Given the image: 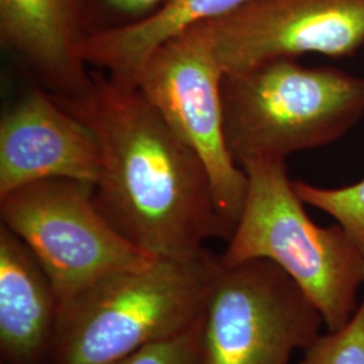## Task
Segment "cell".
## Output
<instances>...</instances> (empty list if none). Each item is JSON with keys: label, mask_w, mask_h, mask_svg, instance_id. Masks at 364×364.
<instances>
[{"label": "cell", "mask_w": 364, "mask_h": 364, "mask_svg": "<svg viewBox=\"0 0 364 364\" xmlns=\"http://www.w3.org/2000/svg\"><path fill=\"white\" fill-rule=\"evenodd\" d=\"M252 0H169L166 6L136 26L87 36L80 55L90 68L117 82L136 87L147 58L166 41L188 27L220 18Z\"/></svg>", "instance_id": "obj_12"}, {"label": "cell", "mask_w": 364, "mask_h": 364, "mask_svg": "<svg viewBox=\"0 0 364 364\" xmlns=\"http://www.w3.org/2000/svg\"><path fill=\"white\" fill-rule=\"evenodd\" d=\"M3 364H6V363H3Z\"/></svg>", "instance_id": "obj_17"}, {"label": "cell", "mask_w": 364, "mask_h": 364, "mask_svg": "<svg viewBox=\"0 0 364 364\" xmlns=\"http://www.w3.org/2000/svg\"><path fill=\"white\" fill-rule=\"evenodd\" d=\"M219 255L156 259L112 274L60 306L54 364H115L178 336L201 318Z\"/></svg>", "instance_id": "obj_2"}, {"label": "cell", "mask_w": 364, "mask_h": 364, "mask_svg": "<svg viewBox=\"0 0 364 364\" xmlns=\"http://www.w3.org/2000/svg\"><path fill=\"white\" fill-rule=\"evenodd\" d=\"M221 78L223 70L208 43L192 26L147 58L136 87L203 161L221 218L234 232L245 207L248 178L225 142Z\"/></svg>", "instance_id": "obj_7"}, {"label": "cell", "mask_w": 364, "mask_h": 364, "mask_svg": "<svg viewBox=\"0 0 364 364\" xmlns=\"http://www.w3.org/2000/svg\"><path fill=\"white\" fill-rule=\"evenodd\" d=\"M247 195L220 255L224 263L266 259L299 285L321 313L328 332L351 320L364 285V254L338 223L320 227L304 208L285 161L243 166Z\"/></svg>", "instance_id": "obj_4"}, {"label": "cell", "mask_w": 364, "mask_h": 364, "mask_svg": "<svg viewBox=\"0 0 364 364\" xmlns=\"http://www.w3.org/2000/svg\"><path fill=\"white\" fill-rule=\"evenodd\" d=\"M52 96L99 144L93 197L123 237L169 260L195 259L209 240H230L232 230L221 218L205 165L138 87L95 69L85 93Z\"/></svg>", "instance_id": "obj_1"}, {"label": "cell", "mask_w": 364, "mask_h": 364, "mask_svg": "<svg viewBox=\"0 0 364 364\" xmlns=\"http://www.w3.org/2000/svg\"><path fill=\"white\" fill-rule=\"evenodd\" d=\"M221 103L227 147L243 169L341 139L363 119L364 78L275 58L223 73Z\"/></svg>", "instance_id": "obj_3"}, {"label": "cell", "mask_w": 364, "mask_h": 364, "mask_svg": "<svg viewBox=\"0 0 364 364\" xmlns=\"http://www.w3.org/2000/svg\"><path fill=\"white\" fill-rule=\"evenodd\" d=\"M169 0H84L90 34L136 26L159 13Z\"/></svg>", "instance_id": "obj_15"}, {"label": "cell", "mask_w": 364, "mask_h": 364, "mask_svg": "<svg viewBox=\"0 0 364 364\" xmlns=\"http://www.w3.org/2000/svg\"><path fill=\"white\" fill-rule=\"evenodd\" d=\"M200 321L181 335L147 346L115 364H201Z\"/></svg>", "instance_id": "obj_16"}, {"label": "cell", "mask_w": 364, "mask_h": 364, "mask_svg": "<svg viewBox=\"0 0 364 364\" xmlns=\"http://www.w3.org/2000/svg\"><path fill=\"white\" fill-rule=\"evenodd\" d=\"M88 36L84 0H0V43L45 91L75 97L92 70L80 55Z\"/></svg>", "instance_id": "obj_10"}, {"label": "cell", "mask_w": 364, "mask_h": 364, "mask_svg": "<svg viewBox=\"0 0 364 364\" xmlns=\"http://www.w3.org/2000/svg\"><path fill=\"white\" fill-rule=\"evenodd\" d=\"M324 320L275 263L220 259L200 321L201 364H291L321 336Z\"/></svg>", "instance_id": "obj_6"}, {"label": "cell", "mask_w": 364, "mask_h": 364, "mask_svg": "<svg viewBox=\"0 0 364 364\" xmlns=\"http://www.w3.org/2000/svg\"><path fill=\"white\" fill-rule=\"evenodd\" d=\"M301 364H364V296L351 320L338 331L321 333L304 351Z\"/></svg>", "instance_id": "obj_14"}, {"label": "cell", "mask_w": 364, "mask_h": 364, "mask_svg": "<svg viewBox=\"0 0 364 364\" xmlns=\"http://www.w3.org/2000/svg\"><path fill=\"white\" fill-rule=\"evenodd\" d=\"M293 186L304 204L331 216L364 254V180L332 189L302 181H293Z\"/></svg>", "instance_id": "obj_13"}, {"label": "cell", "mask_w": 364, "mask_h": 364, "mask_svg": "<svg viewBox=\"0 0 364 364\" xmlns=\"http://www.w3.org/2000/svg\"><path fill=\"white\" fill-rule=\"evenodd\" d=\"M58 299L26 243L0 227V350L6 364H37L52 350Z\"/></svg>", "instance_id": "obj_11"}, {"label": "cell", "mask_w": 364, "mask_h": 364, "mask_svg": "<svg viewBox=\"0 0 364 364\" xmlns=\"http://www.w3.org/2000/svg\"><path fill=\"white\" fill-rule=\"evenodd\" d=\"M0 218L33 251L60 306L108 275L156 260L105 219L91 183L69 178L28 183L0 197Z\"/></svg>", "instance_id": "obj_5"}, {"label": "cell", "mask_w": 364, "mask_h": 364, "mask_svg": "<svg viewBox=\"0 0 364 364\" xmlns=\"http://www.w3.org/2000/svg\"><path fill=\"white\" fill-rule=\"evenodd\" d=\"M193 27L223 73L308 53L352 57L364 46V0H252Z\"/></svg>", "instance_id": "obj_8"}, {"label": "cell", "mask_w": 364, "mask_h": 364, "mask_svg": "<svg viewBox=\"0 0 364 364\" xmlns=\"http://www.w3.org/2000/svg\"><path fill=\"white\" fill-rule=\"evenodd\" d=\"M100 150L91 130L34 87L0 119V197L49 178L95 183Z\"/></svg>", "instance_id": "obj_9"}]
</instances>
